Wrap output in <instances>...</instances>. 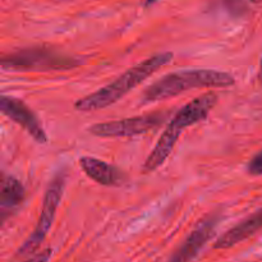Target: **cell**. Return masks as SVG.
Wrapping results in <instances>:
<instances>
[{
    "label": "cell",
    "mask_w": 262,
    "mask_h": 262,
    "mask_svg": "<svg viewBox=\"0 0 262 262\" xmlns=\"http://www.w3.org/2000/svg\"><path fill=\"white\" fill-rule=\"evenodd\" d=\"M216 95L214 92H209V94L196 97L183 107H181L168 127L165 128V130L161 133L158 143L146 159L142 168L143 173H151L160 168L165 163L166 159L170 156L177 141L181 137L182 130L206 119L214 105L216 104Z\"/></svg>",
    "instance_id": "1"
},
{
    "label": "cell",
    "mask_w": 262,
    "mask_h": 262,
    "mask_svg": "<svg viewBox=\"0 0 262 262\" xmlns=\"http://www.w3.org/2000/svg\"><path fill=\"white\" fill-rule=\"evenodd\" d=\"M234 77L212 69H188L165 74L143 91L141 104L147 105L178 96L193 89H224L234 84Z\"/></svg>",
    "instance_id": "2"
},
{
    "label": "cell",
    "mask_w": 262,
    "mask_h": 262,
    "mask_svg": "<svg viewBox=\"0 0 262 262\" xmlns=\"http://www.w3.org/2000/svg\"><path fill=\"white\" fill-rule=\"evenodd\" d=\"M171 59H173L171 53L156 54V55L150 56L146 60L138 63L137 66L125 71L117 79L110 82L102 89L79 99L74 106L79 112H96V110L105 109L125 96L130 90L136 89L138 84L142 83L161 67L168 66Z\"/></svg>",
    "instance_id": "3"
},
{
    "label": "cell",
    "mask_w": 262,
    "mask_h": 262,
    "mask_svg": "<svg viewBox=\"0 0 262 262\" xmlns=\"http://www.w3.org/2000/svg\"><path fill=\"white\" fill-rule=\"evenodd\" d=\"M64 186H66V174L58 173L54 177L53 181L50 182L48 189H46L42 209H41V214L35 230L18 251L20 256L32 255L40 247L42 241L45 239L46 234L49 233L54 219H55L56 210H58L59 202H60L61 196H63Z\"/></svg>",
    "instance_id": "4"
},
{
    "label": "cell",
    "mask_w": 262,
    "mask_h": 262,
    "mask_svg": "<svg viewBox=\"0 0 262 262\" xmlns=\"http://www.w3.org/2000/svg\"><path fill=\"white\" fill-rule=\"evenodd\" d=\"M2 64L3 68L43 71V69H71L78 66L79 61L48 49H25L3 56Z\"/></svg>",
    "instance_id": "5"
},
{
    "label": "cell",
    "mask_w": 262,
    "mask_h": 262,
    "mask_svg": "<svg viewBox=\"0 0 262 262\" xmlns=\"http://www.w3.org/2000/svg\"><path fill=\"white\" fill-rule=\"evenodd\" d=\"M168 118V113L156 112L138 117L125 118L120 120H113L106 123H97L89 128L90 133L96 137H133L158 129Z\"/></svg>",
    "instance_id": "6"
},
{
    "label": "cell",
    "mask_w": 262,
    "mask_h": 262,
    "mask_svg": "<svg viewBox=\"0 0 262 262\" xmlns=\"http://www.w3.org/2000/svg\"><path fill=\"white\" fill-rule=\"evenodd\" d=\"M0 110H2L3 115L12 119L13 122L19 124L23 129L27 130L37 142L46 143L48 136H46L42 125L40 124V120L22 100L3 95L0 99Z\"/></svg>",
    "instance_id": "7"
},
{
    "label": "cell",
    "mask_w": 262,
    "mask_h": 262,
    "mask_svg": "<svg viewBox=\"0 0 262 262\" xmlns=\"http://www.w3.org/2000/svg\"><path fill=\"white\" fill-rule=\"evenodd\" d=\"M219 223V217L212 215V216L205 217L199 224L196 225L191 234L188 235L183 245L173 253L169 262H191L197 257L200 251L204 248V246L211 239L214 235L215 229Z\"/></svg>",
    "instance_id": "8"
},
{
    "label": "cell",
    "mask_w": 262,
    "mask_h": 262,
    "mask_svg": "<svg viewBox=\"0 0 262 262\" xmlns=\"http://www.w3.org/2000/svg\"><path fill=\"white\" fill-rule=\"evenodd\" d=\"M79 165L89 178L102 186H119L124 182L123 171L100 159L83 156L79 159Z\"/></svg>",
    "instance_id": "9"
},
{
    "label": "cell",
    "mask_w": 262,
    "mask_h": 262,
    "mask_svg": "<svg viewBox=\"0 0 262 262\" xmlns=\"http://www.w3.org/2000/svg\"><path fill=\"white\" fill-rule=\"evenodd\" d=\"M260 229H262V209L253 212L252 215H250L245 220L238 223L237 225L230 228L227 233H224L222 237L217 238L214 247L217 248V250L230 248L241 243L242 241L250 238L251 235H253Z\"/></svg>",
    "instance_id": "10"
},
{
    "label": "cell",
    "mask_w": 262,
    "mask_h": 262,
    "mask_svg": "<svg viewBox=\"0 0 262 262\" xmlns=\"http://www.w3.org/2000/svg\"><path fill=\"white\" fill-rule=\"evenodd\" d=\"M25 199V188L22 183L14 177L3 176L0 184V207H2L3 222L5 216L14 211L23 202Z\"/></svg>",
    "instance_id": "11"
},
{
    "label": "cell",
    "mask_w": 262,
    "mask_h": 262,
    "mask_svg": "<svg viewBox=\"0 0 262 262\" xmlns=\"http://www.w3.org/2000/svg\"><path fill=\"white\" fill-rule=\"evenodd\" d=\"M248 173L252 174V176H261L262 174V151L258 152L257 155L253 156L252 160L250 161L247 166Z\"/></svg>",
    "instance_id": "12"
},
{
    "label": "cell",
    "mask_w": 262,
    "mask_h": 262,
    "mask_svg": "<svg viewBox=\"0 0 262 262\" xmlns=\"http://www.w3.org/2000/svg\"><path fill=\"white\" fill-rule=\"evenodd\" d=\"M51 253H53V251H51L50 248H46V250H43L42 252L32 256V257H30L25 262H48L49 258L51 257Z\"/></svg>",
    "instance_id": "13"
},
{
    "label": "cell",
    "mask_w": 262,
    "mask_h": 262,
    "mask_svg": "<svg viewBox=\"0 0 262 262\" xmlns=\"http://www.w3.org/2000/svg\"><path fill=\"white\" fill-rule=\"evenodd\" d=\"M258 78L262 81V59H261V66H260V73H258Z\"/></svg>",
    "instance_id": "14"
},
{
    "label": "cell",
    "mask_w": 262,
    "mask_h": 262,
    "mask_svg": "<svg viewBox=\"0 0 262 262\" xmlns=\"http://www.w3.org/2000/svg\"><path fill=\"white\" fill-rule=\"evenodd\" d=\"M253 3H262V0H252Z\"/></svg>",
    "instance_id": "15"
}]
</instances>
